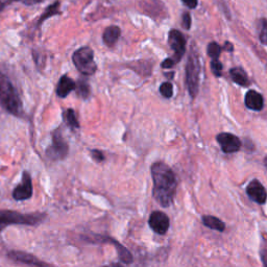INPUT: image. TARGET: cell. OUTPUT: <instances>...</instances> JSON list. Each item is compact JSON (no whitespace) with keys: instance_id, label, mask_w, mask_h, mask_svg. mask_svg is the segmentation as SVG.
Segmentation results:
<instances>
[{"instance_id":"cell-2","label":"cell","mask_w":267,"mask_h":267,"mask_svg":"<svg viewBox=\"0 0 267 267\" xmlns=\"http://www.w3.org/2000/svg\"><path fill=\"white\" fill-rule=\"evenodd\" d=\"M0 101L3 106L13 115L22 113V102L13 85L8 78L0 74Z\"/></svg>"},{"instance_id":"cell-8","label":"cell","mask_w":267,"mask_h":267,"mask_svg":"<svg viewBox=\"0 0 267 267\" xmlns=\"http://www.w3.org/2000/svg\"><path fill=\"white\" fill-rule=\"evenodd\" d=\"M217 142L221 145L222 149L226 153L236 152L241 147V141L238 137H236L230 133H222L217 136Z\"/></svg>"},{"instance_id":"cell-4","label":"cell","mask_w":267,"mask_h":267,"mask_svg":"<svg viewBox=\"0 0 267 267\" xmlns=\"http://www.w3.org/2000/svg\"><path fill=\"white\" fill-rule=\"evenodd\" d=\"M199 74H200L199 58L197 51L192 46L186 65V84L188 91H189V94L192 98H194L198 93Z\"/></svg>"},{"instance_id":"cell-35","label":"cell","mask_w":267,"mask_h":267,"mask_svg":"<svg viewBox=\"0 0 267 267\" xmlns=\"http://www.w3.org/2000/svg\"><path fill=\"white\" fill-rule=\"evenodd\" d=\"M110 267H123V266L121 264H119V263H114V264H112Z\"/></svg>"},{"instance_id":"cell-26","label":"cell","mask_w":267,"mask_h":267,"mask_svg":"<svg viewBox=\"0 0 267 267\" xmlns=\"http://www.w3.org/2000/svg\"><path fill=\"white\" fill-rule=\"evenodd\" d=\"M211 68H212V72L214 73L215 76H217V77H221L222 76L223 64L217 59L212 60V62H211Z\"/></svg>"},{"instance_id":"cell-18","label":"cell","mask_w":267,"mask_h":267,"mask_svg":"<svg viewBox=\"0 0 267 267\" xmlns=\"http://www.w3.org/2000/svg\"><path fill=\"white\" fill-rule=\"evenodd\" d=\"M202 224L210 229H213L219 232H224L226 229V225L224 222H222L221 219H218L214 216H210V215H206L202 217Z\"/></svg>"},{"instance_id":"cell-20","label":"cell","mask_w":267,"mask_h":267,"mask_svg":"<svg viewBox=\"0 0 267 267\" xmlns=\"http://www.w3.org/2000/svg\"><path fill=\"white\" fill-rule=\"evenodd\" d=\"M63 119L66 122L68 127L71 129H78L80 128V123L77 121V118L75 116V112L72 109H68L66 111L63 113Z\"/></svg>"},{"instance_id":"cell-9","label":"cell","mask_w":267,"mask_h":267,"mask_svg":"<svg viewBox=\"0 0 267 267\" xmlns=\"http://www.w3.org/2000/svg\"><path fill=\"white\" fill-rule=\"evenodd\" d=\"M33 195V182L28 172L24 171L22 176V182L13 191V197L16 200H25Z\"/></svg>"},{"instance_id":"cell-12","label":"cell","mask_w":267,"mask_h":267,"mask_svg":"<svg viewBox=\"0 0 267 267\" xmlns=\"http://www.w3.org/2000/svg\"><path fill=\"white\" fill-rule=\"evenodd\" d=\"M8 257L15 262L23 263L31 267H50L48 264H46L45 262L39 260L34 255H30V254L23 253V252H17V250H12V252L8 253Z\"/></svg>"},{"instance_id":"cell-31","label":"cell","mask_w":267,"mask_h":267,"mask_svg":"<svg viewBox=\"0 0 267 267\" xmlns=\"http://www.w3.org/2000/svg\"><path fill=\"white\" fill-rule=\"evenodd\" d=\"M43 0H22V3L26 6H34V5H37V4H40L42 3Z\"/></svg>"},{"instance_id":"cell-15","label":"cell","mask_w":267,"mask_h":267,"mask_svg":"<svg viewBox=\"0 0 267 267\" xmlns=\"http://www.w3.org/2000/svg\"><path fill=\"white\" fill-rule=\"evenodd\" d=\"M76 84L74 83L73 80L67 75H63L58 84V88H57V95L61 98H65L67 97L69 94L75 89Z\"/></svg>"},{"instance_id":"cell-28","label":"cell","mask_w":267,"mask_h":267,"mask_svg":"<svg viewBox=\"0 0 267 267\" xmlns=\"http://www.w3.org/2000/svg\"><path fill=\"white\" fill-rule=\"evenodd\" d=\"M183 26L186 29H189L191 26V17L189 13H184L183 15Z\"/></svg>"},{"instance_id":"cell-21","label":"cell","mask_w":267,"mask_h":267,"mask_svg":"<svg viewBox=\"0 0 267 267\" xmlns=\"http://www.w3.org/2000/svg\"><path fill=\"white\" fill-rule=\"evenodd\" d=\"M59 13H60V3L57 2V3H55L51 6H49L48 8L45 10V12L42 14V16L39 19L38 25H41L46 19L52 17V16H55V15H58Z\"/></svg>"},{"instance_id":"cell-25","label":"cell","mask_w":267,"mask_h":267,"mask_svg":"<svg viewBox=\"0 0 267 267\" xmlns=\"http://www.w3.org/2000/svg\"><path fill=\"white\" fill-rule=\"evenodd\" d=\"M160 92L165 98H170L174 94V87L170 83H164L160 87Z\"/></svg>"},{"instance_id":"cell-37","label":"cell","mask_w":267,"mask_h":267,"mask_svg":"<svg viewBox=\"0 0 267 267\" xmlns=\"http://www.w3.org/2000/svg\"><path fill=\"white\" fill-rule=\"evenodd\" d=\"M264 163H265V166H266V168H267V156H266L265 160H264Z\"/></svg>"},{"instance_id":"cell-17","label":"cell","mask_w":267,"mask_h":267,"mask_svg":"<svg viewBox=\"0 0 267 267\" xmlns=\"http://www.w3.org/2000/svg\"><path fill=\"white\" fill-rule=\"evenodd\" d=\"M230 74H231V77H232V80L242 86V87H247L249 86V81H248V78H247V75L246 73L240 69V68H233L230 70Z\"/></svg>"},{"instance_id":"cell-24","label":"cell","mask_w":267,"mask_h":267,"mask_svg":"<svg viewBox=\"0 0 267 267\" xmlns=\"http://www.w3.org/2000/svg\"><path fill=\"white\" fill-rule=\"evenodd\" d=\"M259 38L262 44L267 45V19L263 18L259 23Z\"/></svg>"},{"instance_id":"cell-38","label":"cell","mask_w":267,"mask_h":267,"mask_svg":"<svg viewBox=\"0 0 267 267\" xmlns=\"http://www.w3.org/2000/svg\"><path fill=\"white\" fill-rule=\"evenodd\" d=\"M105 267H109V266H105Z\"/></svg>"},{"instance_id":"cell-32","label":"cell","mask_w":267,"mask_h":267,"mask_svg":"<svg viewBox=\"0 0 267 267\" xmlns=\"http://www.w3.org/2000/svg\"><path fill=\"white\" fill-rule=\"evenodd\" d=\"M261 258H262V262L264 267H267V249L263 250L262 254H261Z\"/></svg>"},{"instance_id":"cell-22","label":"cell","mask_w":267,"mask_h":267,"mask_svg":"<svg viewBox=\"0 0 267 267\" xmlns=\"http://www.w3.org/2000/svg\"><path fill=\"white\" fill-rule=\"evenodd\" d=\"M75 89L77 90L78 96H81L82 98H87L90 95V87L87 84V82L80 81L77 83Z\"/></svg>"},{"instance_id":"cell-29","label":"cell","mask_w":267,"mask_h":267,"mask_svg":"<svg viewBox=\"0 0 267 267\" xmlns=\"http://www.w3.org/2000/svg\"><path fill=\"white\" fill-rule=\"evenodd\" d=\"M91 153H92L93 159H95L97 162H101V161L104 160V155H103V153L100 150L94 149V150H92Z\"/></svg>"},{"instance_id":"cell-6","label":"cell","mask_w":267,"mask_h":267,"mask_svg":"<svg viewBox=\"0 0 267 267\" xmlns=\"http://www.w3.org/2000/svg\"><path fill=\"white\" fill-rule=\"evenodd\" d=\"M68 151H69L68 143L65 141L64 137H63L62 131L60 129H57L52 133V143L46 150L47 156L51 160L59 161L65 159L68 154Z\"/></svg>"},{"instance_id":"cell-23","label":"cell","mask_w":267,"mask_h":267,"mask_svg":"<svg viewBox=\"0 0 267 267\" xmlns=\"http://www.w3.org/2000/svg\"><path fill=\"white\" fill-rule=\"evenodd\" d=\"M222 54V47L221 45H218L216 42H211L208 45V55L210 58H212L213 60L218 59L219 56Z\"/></svg>"},{"instance_id":"cell-14","label":"cell","mask_w":267,"mask_h":267,"mask_svg":"<svg viewBox=\"0 0 267 267\" xmlns=\"http://www.w3.org/2000/svg\"><path fill=\"white\" fill-rule=\"evenodd\" d=\"M245 105L253 111H261L264 105V99L263 96L257 91L250 90L246 93L245 99H244Z\"/></svg>"},{"instance_id":"cell-7","label":"cell","mask_w":267,"mask_h":267,"mask_svg":"<svg viewBox=\"0 0 267 267\" xmlns=\"http://www.w3.org/2000/svg\"><path fill=\"white\" fill-rule=\"evenodd\" d=\"M168 42L169 46L172 48L175 52L174 59L178 62L181 61L183 56L185 55L186 51V39L183 36L180 30L172 29L170 30L169 36H168Z\"/></svg>"},{"instance_id":"cell-27","label":"cell","mask_w":267,"mask_h":267,"mask_svg":"<svg viewBox=\"0 0 267 267\" xmlns=\"http://www.w3.org/2000/svg\"><path fill=\"white\" fill-rule=\"evenodd\" d=\"M176 64H177V61H176L174 58H168V59H166V60L162 63L161 66H162V68L170 69V68L174 67Z\"/></svg>"},{"instance_id":"cell-19","label":"cell","mask_w":267,"mask_h":267,"mask_svg":"<svg viewBox=\"0 0 267 267\" xmlns=\"http://www.w3.org/2000/svg\"><path fill=\"white\" fill-rule=\"evenodd\" d=\"M108 241H110L111 243H113L115 246H116V249H117V252H118V255H119V258L120 260L123 262V263H132L133 262V256L132 254L129 252V250L125 248L122 244H120L119 242H117L116 240H113V239H108Z\"/></svg>"},{"instance_id":"cell-33","label":"cell","mask_w":267,"mask_h":267,"mask_svg":"<svg viewBox=\"0 0 267 267\" xmlns=\"http://www.w3.org/2000/svg\"><path fill=\"white\" fill-rule=\"evenodd\" d=\"M224 49L227 50V51L232 52V51H233V44L230 43V42H226V44H225V46H224Z\"/></svg>"},{"instance_id":"cell-5","label":"cell","mask_w":267,"mask_h":267,"mask_svg":"<svg viewBox=\"0 0 267 267\" xmlns=\"http://www.w3.org/2000/svg\"><path fill=\"white\" fill-rule=\"evenodd\" d=\"M72 61L76 69L84 75H93L97 70L94 62V52L90 47H82L77 49L72 56Z\"/></svg>"},{"instance_id":"cell-36","label":"cell","mask_w":267,"mask_h":267,"mask_svg":"<svg viewBox=\"0 0 267 267\" xmlns=\"http://www.w3.org/2000/svg\"><path fill=\"white\" fill-rule=\"evenodd\" d=\"M4 7H5V5H4L3 3H0V11H3V9H4Z\"/></svg>"},{"instance_id":"cell-11","label":"cell","mask_w":267,"mask_h":267,"mask_svg":"<svg viewBox=\"0 0 267 267\" xmlns=\"http://www.w3.org/2000/svg\"><path fill=\"white\" fill-rule=\"evenodd\" d=\"M140 10L152 18H164L166 16L165 6L159 0H144L140 4Z\"/></svg>"},{"instance_id":"cell-30","label":"cell","mask_w":267,"mask_h":267,"mask_svg":"<svg viewBox=\"0 0 267 267\" xmlns=\"http://www.w3.org/2000/svg\"><path fill=\"white\" fill-rule=\"evenodd\" d=\"M182 2L189 9H195L197 7V0H182Z\"/></svg>"},{"instance_id":"cell-16","label":"cell","mask_w":267,"mask_h":267,"mask_svg":"<svg viewBox=\"0 0 267 267\" xmlns=\"http://www.w3.org/2000/svg\"><path fill=\"white\" fill-rule=\"evenodd\" d=\"M120 34H121V30L118 26H115V25L109 26L105 28L104 33L102 35V40L106 46L111 47L115 45V43L118 41Z\"/></svg>"},{"instance_id":"cell-13","label":"cell","mask_w":267,"mask_h":267,"mask_svg":"<svg viewBox=\"0 0 267 267\" xmlns=\"http://www.w3.org/2000/svg\"><path fill=\"white\" fill-rule=\"evenodd\" d=\"M246 193L250 199L258 202L259 205H263V203L266 202L267 199L266 189L258 180H254L247 185Z\"/></svg>"},{"instance_id":"cell-34","label":"cell","mask_w":267,"mask_h":267,"mask_svg":"<svg viewBox=\"0 0 267 267\" xmlns=\"http://www.w3.org/2000/svg\"><path fill=\"white\" fill-rule=\"evenodd\" d=\"M13 2H17V0H0V3H3L4 5H7V4H11Z\"/></svg>"},{"instance_id":"cell-3","label":"cell","mask_w":267,"mask_h":267,"mask_svg":"<svg viewBox=\"0 0 267 267\" xmlns=\"http://www.w3.org/2000/svg\"><path fill=\"white\" fill-rule=\"evenodd\" d=\"M46 217L45 214H21L15 211L0 210V232L5 230L8 226L12 225H26L35 226L40 224Z\"/></svg>"},{"instance_id":"cell-10","label":"cell","mask_w":267,"mask_h":267,"mask_svg":"<svg viewBox=\"0 0 267 267\" xmlns=\"http://www.w3.org/2000/svg\"><path fill=\"white\" fill-rule=\"evenodd\" d=\"M169 226V218L165 213L161 211H155L151 213L149 217V227L154 233L164 235L168 231Z\"/></svg>"},{"instance_id":"cell-1","label":"cell","mask_w":267,"mask_h":267,"mask_svg":"<svg viewBox=\"0 0 267 267\" xmlns=\"http://www.w3.org/2000/svg\"><path fill=\"white\" fill-rule=\"evenodd\" d=\"M153 182V197L162 207L171 205L177 191V178L171 168L163 162H156L151 166Z\"/></svg>"}]
</instances>
